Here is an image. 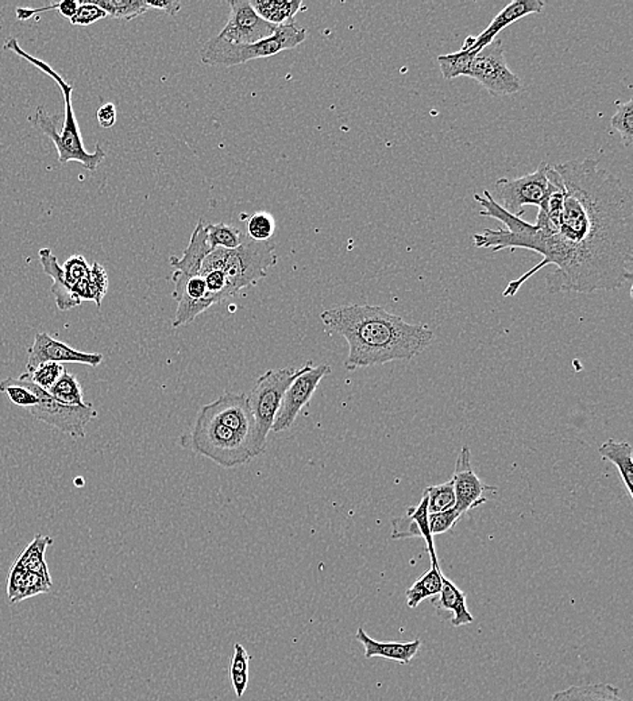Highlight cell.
<instances>
[{"mask_svg": "<svg viewBox=\"0 0 633 701\" xmlns=\"http://www.w3.org/2000/svg\"><path fill=\"white\" fill-rule=\"evenodd\" d=\"M46 362L60 363V365L80 363L89 367H97L103 362V355L77 351L66 343L50 336L49 334H37L35 342L27 350V373Z\"/></svg>", "mask_w": 633, "mask_h": 701, "instance_id": "obj_14", "label": "cell"}, {"mask_svg": "<svg viewBox=\"0 0 633 701\" xmlns=\"http://www.w3.org/2000/svg\"><path fill=\"white\" fill-rule=\"evenodd\" d=\"M443 577H445V574L440 569L439 564H431L429 569L424 572L423 576L407 589V606L409 608H417V606L422 605L424 600L432 599V597L439 595V592L442 591Z\"/></svg>", "mask_w": 633, "mask_h": 701, "instance_id": "obj_26", "label": "cell"}, {"mask_svg": "<svg viewBox=\"0 0 633 701\" xmlns=\"http://www.w3.org/2000/svg\"><path fill=\"white\" fill-rule=\"evenodd\" d=\"M107 13L102 8L97 7L92 2H80L79 8H77L76 14L74 18L69 19L72 25L75 26H89L94 25L95 22L100 21V19L107 18Z\"/></svg>", "mask_w": 633, "mask_h": 701, "instance_id": "obj_42", "label": "cell"}, {"mask_svg": "<svg viewBox=\"0 0 633 701\" xmlns=\"http://www.w3.org/2000/svg\"><path fill=\"white\" fill-rule=\"evenodd\" d=\"M306 39V30L297 25L278 26L272 37L250 45H233L215 37L206 42L200 52L205 65L236 66L256 58L272 57L284 50H291Z\"/></svg>", "mask_w": 633, "mask_h": 701, "instance_id": "obj_5", "label": "cell"}, {"mask_svg": "<svg viewBox=\"0 0 633 701\" xmlns=\"http://www.w3.org/2000/svg\"><path fill=\"white\" fill-rule=\"evenodd\" d=\"M618 111L610 119L613 130L618 133L623 146L631 147L633 144V99L628 102H618L616 105Z\"/></svg>", "mask_w": 633, "mask_h": 701, "instance_id": "obj_35", "label": "cell"}, {"mask_svg": "<svg viewBox=\"0 0 633 701\" xmlns=\"http://www.w3.org/2000/svg\"><path fill=\"white\" fill-rule=\"evenodd\" d=\"M47 393L64 405L83 406V405L86 404L82 385H80V382L77 381L74 374L68 373L66 370L64 371L63 376H60V379L55 382V386Z\"/></svg>", "mask_w": 633, "mask_h": 701, "instance_id": "obj_29", "label": "cell"}, {"mask_svg": "<svg viewBox=\"0 0 633 701\" xmlns=\"http://www.w3.org/2000/svg\"><path fill=\"white\" fill-rule=\"evenodd\" d=\"M206 233H207L208 243H210L212 251L216 250V248L234 250V248H238L246 237L238 228L225 225V223L206 225Z\"/></svg>", "mask_w": 633, "mask_h": 701, "instance_id": "obj_32", "label": "cell"}, {"mask_svg": "<svg viewBox=\"0 0 633 701\" xmlns=\"http://www.w3.org/2000/svg\"><path fill=\"white\" fill-rule=\"evenodd\" d=\"M108 290V275L102 265L95 262L89 270L88 276L72 287L74 295L80 301H94L97 308L102 306L103 298Z\"/></svg>", "mask_w": 633, "mask_h": 701, "instance_id": "obj_27", "label": "cell"}, {"mask_svg": "<svg viewBox=\"0 0 633 701\" xmlns=\"http://www.w3.org/2000/svg\"><path fill=\"white\" fill-rule=\"evenodd\" d=\"M428 496V513H442L456 507V491H454L453 479L440 485L428 486L426 488Z\"/></svg>", "mask_w": 633, "mask_h": 701, "instance_id": "obj_34", "label": "cell"}, {"mask_svg": "<svg viewBox=\"0 0 633 701\" xmlns=\"http://www.w3.org/2000/svg\"><path fill=\"white\" fill-rule=\"evenodd\" d=\"M77 8H79V2H76V0H63V2L57 3L58 13L68 19L74 18Z\"/></svg>", "mask_w": 633, "mask_h": 701, "instance_id": "obj_45", "label": "cell"}, {"mask_svg": "<svg viewBox=\"0 0 633 701\" xmlns=\"http://www.w3.org/2000/svg\"><path fill=\"white\" fill-rule=\"evenodd\" d=\"M0 393H5L16 406L32 407L38 402L37 396L24 385L19 384L16 378H5V381L0 382Z\"/></svg>", "mask_w": 633, "mask_h": 701, "instance_id": "obj_38", "label": "cell"}, {"mask_svg": "<svg viewBox=\"0 0 633 701\" xmlns=\"http://www.w3.org/2000/svg\"><path fill=\"white\" fill-rule=\"evenodd\" d=\"M146 5H149L150 10L156 8V10L166 11L170 16H177L178 11L181 10V3L178 0H145Z\"/></svg>", "mask_w": 633, "mask_h": 701, "instance_id": "obj_44", "label": "cell"}, {"mask_svg": "<svg viewBox=\"0 0 633 701\" xmlns=\"http://www.w3.org/2000/svg\"><path fill=\"white\" fill-rule=\"evenodd\" d=\"M477 52H468V50H459V52L443 55L437 57L440 74L446 80L465 76L467 75L468 66L473 61Z\"/></svg>", "mask_w": 633, "mask_h": 701, "instance_id": "obj_33", "label": "cell"}, {"mask_svg": "<svg viewBox=\"0 0 633 701\" xmlns=\"http://www.w3.org/2000/svg\"><path fill=\"white\" fill-rule=\"evenodd\" d=\"M64 371L65 368L60 363L46 362L26 373V376L33 384L45 391H49L63 376Z\"/></svg>", "mask_w": 633, "mask_h": 701, "instance_id": "obj_37", "label": "cell"}, {"mask_svg": "<svg viewBox=\"0 0 633 701\" xmlns=\"http://www.w3.org/2000/svg\"><path fill=\"white\" fill-rule=\"evenodd\" d=\"M462 516H464L456 507L442 511V513L429 514V532H431L432 537L451 532L454 526L461 521Z\"/></svg>", "mask_w": 633, "mask_h": 701, "instance_id": "obj_39", "label": "cell"}, {"mask_svg": "<svg viewBox=\"0 0 633 701\" xmlns=\"http://www.w3.org/2000/svg\"><path fill=\"white\" fill-rule=\"evenodd\" d=\"M50 586H52V579H49V577L41 576V575L35 574V572H26L24 586H22L21 592H19L16 599L14 600V603L22 602V600L35 596V595L47 592Z\"/></svg>", "mask_w": 633, "mask_h": 701, "instance_id": "obj_41", "label": "cell"}, {"mask_svg": "<svg viewBox=\"0 0 633 701\" xmlns=\"http://www.w3.org/2000/svg\"><path fill=\"white\" fill-rule=\"evenodd\" d=\"M188 446L215 465L225 468L246 465L256 457L252 441L246 436L223 426L200 410L191 433L184 436Z\"/></svg>", "mask_w": 633, "mask_h": 701, "instance_id": "obj_4", "label": "cell"}, {"mask_svg": "<svg viewBox=\"0 0 633 701\" xmlns=\"http://www.w3.org/2000/svg\"><path fill=\"white\" fill-rule=\"evenodd\" d=\"M431 603L440 616L451 614L450 621L454 627H461V626L471 625L474 622V616H471L467 603H466L465 592L453 580L448 579L446 575L443 577L442 591L437 596L432 597Z\"/></svg>", "mask_w": 633, "mask_h": 701, "instance_id": "obj_21", "label": "cell"}, {"mask_svg": "<svg viewBox=\"0 0 633 701\" xmlns=\"http://www.w3.org/2000/svg\"><path fill=\"white\" fill-rule=\"evenodd\" d=\"M19 384L27 387L38 402L35 406L29 407V413L35 420L43 421L47 426L65 433L74 438L85 437V426L97 417V412L91 404L83 406L64 405L53 398L47 391L41 389L27 378L26 373L16 378Z\"/></svg>", "mask_w": 633, "mask_h": 701, "instance_id": "obj_8", "label": "cell"}, {"mask_svg": "<svg viewBox=\"0 0 633 701\" xmlns=\"http://www.w3.org/2000/svg\"><path fill=\"white\" fill-rule=\"evenodd\" d=\"M200 410L214 420L219 421L223 426L249 437L254 448L256 421H254L253 413L250 410L249 402H247V396L226 393ZM254 452H256V448H254Z\"/></svg>", "mask_w": 633, "mask_h": 701, "instance_id": "obj_15", "label": "cell"}, {"mask_svg": "<svg viewBox=\"0 0 633 701\" xmlns=\"http://www.w3.org/2000/svg\"><path fill=\"white\" fill-rule=\"evenodd\" d=\"M231 13L217 38L233 45H250L272 37L277 26L264 21L246 0L228 2Z\"/></svg>", "mask_w": 633, "mask_h": 701, "instance_id": "obj_12", "label": "cell"}, {"mask_svg": "<svg viewBox=\"0 0 633 701\" xmlns=\"http://www.w3.org/2000/svg\"><path fill=\"white\" fill-rule=\"evenodd\" d=\"M330 334L347 342V370L382 366L396 360H411L434 342V332L426 324H409L381 306L340 305L320 315Z\"/></svg>", "mask_w": 633, "mask_h": 701, "instance_id": "obj_2", "label": "cell"}, {"mask_svg": "<svg viewBox=\"0 0 633 701\" xmlns=\"http://www.w3.org/2000/svg\"><path fill=\"white\" fill-rule=\"evenodd\" d=\"M357 641L361 642L365 649V658H384L396 663L408 665L422 647V641L415 639L411 642H380L369 636V634L359 627L356 634Z\"/></svg>", "mask_w": 633, "mask_h": 701, "instance_id": "obj_20", "label": "cell"}, {"mask_svg": "<svg viewBox=\"0 0 633 701\" xmlns=\"http://www.w3.org/2000/svg\"><path fill=\"white\" fill-rule=\"evenodd\" d=\"M249 664L250 656L246 652L241 644H236L234 646V657L231 661L230 680L233 684L234 691H236V697L241 699L246 692L247 686H249Z\"/></svg>", "mask_w": 633, "mask_h": 701, "instance_id": "obj_31", "label": "cell"}, {"mask_svg": "<svg viewBox=\"0 0 633 701\" xmlns=\"http://www.w3.org/2000/svg\"><path fill=\"white\" fill-rule=\"evenodd\" d=\"M61 267H63L64 279H65L66 285L71 287V290L75 285L85 279L88 276L89 270H91V266H89L88 262H86L83 255H72L71 258L66 259L65 264Z\"/></svg>", "mask_w": 633, "mask_h": 701, "instance_id": "obj_40", "label": "cell"}, {"mask_svg": "<svg viewBox=\"0 0 633 701\" xmlns=\"http://www.w3.org/2000/svg\"><path fill=\"white\" fill-rule=\"evenodd\" d=\"M275 265V245L269 242H253L246 236L238 248L225 250L222 272L231 295L264 279Z\"/></svg>", "mask_w": 633, "mask_h": 701, "instance_id": "obj_7", "label": "cell"}, {"mask_svg": "<svg viewBox=\"0 0 633 701\" xmlns=\"http://www.w3.org/2000/svg\"><path fill=\"white\" fill-rule=\"evenodd\" d=\"M466 77L481 84L495 97L509 96L523 88L520 77L507 66L503 41L498 38L476 53Z\"/></svg>", "mask_w": 633, "mask_h": 701, "instance_id": "obj_9", "label": "cell"}, {"mask_svg": "<svg viewBox=\"0 0 633 701\" xmlns=\"http://www.w3.org/2000/svg\"><path fill=\"white\" fill-rule=\"evenodd\" d=\"M454 491H456V508L465 516L468 511L487 504L485 493H496L497 488L485 485L471 467V451L464 446L457 459L454 469Z\"/></svg>", "mask_w": 633, "mask_h": 701, "instance_id": "obj_13", "label": "cell"}, {"mask_svg": "<svg viewBox=\"0 0 633 701\" xmlns=\"http://www.w3.org/2000/svg\"><path fill=\"white\" fill-rule=\"evenodd\" d=\"M250 5L264 21L277 27L295 24L296 14L304 10L301 0H253Z\"/></svg>", "mask_w": 633, "mask_h": 701, "instance_id": "obj_24", "label": "cell"}, {"mask_svg": "<svg viewBox=\"0 0 633 701\" xmlns=\"http://www.w3.org/2000/svg\"><path fill=\"white\" fill-rule=\"evenodd\" d=\"M598 451L601 457L618 468L621 480L628 491V496L633 498V449L631 444L610 438L599 446Z\"/></svg>", "mask_w": 633, "mask_h": 701, "instance_id": "obj_23", "label": "cell"}, {"mask_svg": "<svg viewBox=\"0 0 633 701\" xmlns=\"http://www.w3.org/2000/svg\"><path fill=\"white\" fill-rule=\"evenodd\" d=\"M551 701H627L620 691L610 684H585L571 686L563 691L555 692Z\"/></svg>", "mask_w": 633, "mask_h": 701, "instance_id": "obj_25", "label": "cell"}, {"mask_svg": "<svg viewBox=\"0 0 633 701\" xmlns=\"http://www.w3.org/2000/svg\"><path fill=\"white\" fill-rule=\"evenodd\" d=\"M548 200L539 206L537 223L507 214L489 191L474 195L481 216L503 223V228L473 235L477 248L501 251L526 248L542 261L504 289L513 297L524 282L540 270L549 274L551 293H587L620 289L633 278V195L620 180L601 169L593 158L554 165Z\"/></svg>", "mask_w": 633, "mask_h": 701, "instance_id": "obj_1", "label": "cell"}, {"mask_svg": "<svg viewBox=\"0 0 633 701\" xmlns=\"http://www.w3.org/2000/svg\"><path fill=\"white\" fill-rule=\"evenodd\" d=\"M428 516V496L424 491L422 499L417 506L409 507L406 516L392 519V540L423 538L426 550L431 557V564H439L434 537L429 532Z\"/></svg>", "mask_w": 633, "mask_h": 701, "instance_id": "obj_18", "label": "cell"}, {"mask_svg": "<svg viewBox=\"0 0 633 701\" xmlns=\"http://www.w3.org/2000/svg\"><path fill=\"white\" fill-rule=\"evenodd\" d=\"M300 373V368L286 367L278 370H267L259 376L252 391L247 396L250 410L256 421V438L254 448L256 456L264 454L266 448L267 435L272 432L276 416L283 401L284 393Z\"/></svg>", "mask_w": 633, "mask_h": 701, "instance_id": "obj_6", "label": "cell"}, {"mask_svg": "<svg viewBox=\"0 0 633 701\" xmlns=\"http://www.w3.org/2000/svg\"><path fill=\"white\" fill-rule=\"evenodd\" d=\"M96 119L97 122H99L100 127L106 128V130L114 127L116 123V105H114L113 103H106V105H103L102 107H99V110H97Z\"/></svg>", "mask_w": 633, "mask_h": 701, "instance_id": "obj_43", "label": "cell"}, {"mask_svg": "<svg viewBox=\"0 0 633 701\" xmlns=\"http://www.w3.org/2000/svg\"><path fill=\"white\" fill-rule=\"evenodd\" d=\"M331 367L328 365H320L314 367L311 363L303 366L300 373L296 376L294 382L289 385L288 389L284 393L283 401H281L280 409L276 416L275 424L272 430L275 433L284 432L294 426L296 418L300 415L301 410L308 402L319 386L320 382L330 376Z\"/></svg>", "mask_w": 633, "mask_h": 701, "instance_id": "obj_11", "label": "cell"}, {"mask_svg": "<svg viewBox=\"0 0 633 701\" xmlns=\"http://www.w3.org/2000/svg\"><path fill=\"white\" fill-rule=\"evenodd\" d=\"M38 256H40L45 274L52 278V293L55 295L57 308L61 312H66L79 306L82 301L74 295L71 287L66 285L65 279H64L63 267L58 264L57 256L52 253L50 248H41L38 251Z\"/></svg>", "mask_w": 633, "mask_h": 701, "instance_id": "obj_22", "label": "cell"}, {"mask_svg": "<svg viewBox=\"0 0 633 701\" xmlns=\"http://www.w3.org/2000/svg\"><path fill=\"white\" fill-rule=\"evenodd\" d=\"M92 3L105 10L107 15L125 22L138 18L150 11L145 0H99Z\"/></svg>", "mask_w": 633, "mask_h": 701, "instance_id": "obj_30", "label": "cell"}, {"mask_svg": "<svg viewBox=\"0 0 633 701\" xmlns=\"http://www.w3.org/2000/svg\"><path fill=\"white\" fill-rule=\"evenodd\" d=\"M3 49L10 50V52L15 53L19 57L26 60L27 63L32 64L35 68L40 69L45 75H47L50 78L55 81L60 86L61 92H63L64 105H65V117H64L63 131L58 133L57 119L50 116L46 113L44 107H38L35 110V116L30 117V122L33 123L35 128L41 131L47 138L52 139L55 144V149L58 153V162L65 165L68 162H79L83 167H85L89 172H96L99 165L106 159V152L102 149L99 144H96L95 152L89 153L85 149V144H83L82 131H80L79 125H77L76 115H75L74 105H72V94H74V86L71 84L66 83L61 75H58L49 64L40 60V58L35 57V55H29L22 49L19 45L18 39L10 37L5 39Z\"/></svg>", "mask_w": 633, "mask_h": 701, "instance_id": "obj_3", "label": "cell"}, {"mask_svg": "<svg viewBox=\"0 0 633 701\" xmlns=\"http://www.w3.org/2000/svg\"><path fill=\"white\" fill-rule=\"evenodd\" d=\"M275 230V219L266 212H256L247 220V237L253 242H267Z\"/></svg>", "mask_w": 633, "mask_h": 701, "instance_id": "obj_36", "label": "cell"}, {"mask_svg": "<svg viewBox=\"0 0 633 701\" xmlns=\"http://www.w3.org/2000/svg\"><path fill=\"white\" fill-rule=\"evenodd\" d=\"M52 544V538L47 537V536H35L33 543L25 549L15 563L21 566L25 571L35 572V574L50 579L49 568L45 563V552H46V547Z\"/></svg>", "mask_w": 633, "mask_h": 701, "instance_id": "obj_28", "label": "cell"}, {"mask_svg": "<svg viewBox=\"0 0 633 701\" xmlns=\"http://www.w3.org/2000/svg\"><path fill=\"white\" fill-rule=\"evenodd\" d=\"M548 162H542L535 172L518 178H500L496 181V195L500 200L501 208L516 217L524 215L527 205L539 208L549 194L548 178Z\"/></svg>", "mask_w": 633, "mask_h": 701, "instance_id": "obj_10", "label": "cell"}, {"mask_svg": "<svg viewBox=\"0 0 633 701\" xmlns=\"http://www.w3.org/2000/svg\"><path fill=\"white\" fill-rule=\"evenodd\" d=\"M177 311L173 320V326L188 325L200 313L207 311L212 305H216L214 298L208 293L207 285L202 275L192 276L184 285L183 292L176 298Z\"/></svg>", "mask_w": 633, "mask_h": 701, "instance_id": "obj_19", "label": "cell"}, {"mask_svg": "<svg viewBox=\"0 0 633 701\" xmlns=\"http://www.w3.org/2000/svg\"><path fill=\"white\" fill-rule=\"evenodd\" d=\"M211 253L210 243H208L207 233H206V225L203 220H200L183 256L181 258L170 256L169 259L170 266L175 270L172 275V281L175 282V292H173L175 300L181 295L184 285L189 278L200 275L203 262Z\"/></svg>", "mask_w": 633, "mask_h": 701, "instance_id": "obj_16", "label": "cell"}, {"mask_svg": "<svg viewBox=\"0 0 633 701\" xmlns=\"http://www.w3.org/2000/svg\"><path fill=\"white\" fill-rule=\"evenodd\" d=\"M545 8L546 2L543 0H515V2H510L501 13H498L492 19L489 26L484 32L479 33L476 37L470 35V37L466 38L462 50L478 52V50L484 49L485 46L492 44L497 38L498 33L503 32L507 26L515 24L518 19L524 18V16L540 14Z\"/></svg>", "mask_w": 633, "mask_h": 701, "instance_id": "obj_17", "label": "cell"}]
</instances>
